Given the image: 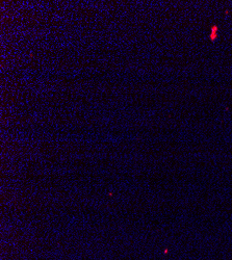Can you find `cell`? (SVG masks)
<instances>
[{
  "label": "cell",
  "mask_w": 232,
  "mask_h": 260,
  "mask_svg": "<svg viewBox=\"0 0 232 260\" xmlns=\"http://www.w3.org/2000/svg\"><path fill=\"white\" fill-rule=\"evenodd\" d=\"M217 30H218V27H217V26H214V27H213V34H212V36H210V38H212L213 41L217 38V34H216Z\"/></svg>",
  "instance_id": "cell-1"
}]
</instances>
